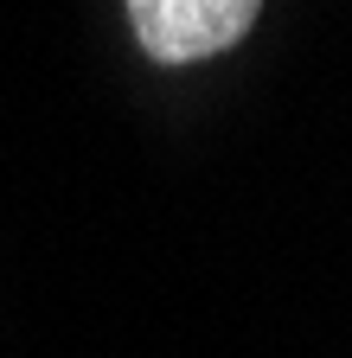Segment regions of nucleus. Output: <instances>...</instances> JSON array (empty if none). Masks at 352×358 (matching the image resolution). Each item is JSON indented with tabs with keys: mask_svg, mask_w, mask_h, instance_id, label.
<instances>
[{
	"mask_svg": "<svg viewBox=\"0 0 352 358\" xmlns=\"http://www.w3.org/2000/svg\"><path fill=\"white\" fill-rule=\"evenodd\" d=\"M262 0H128L141 52L160 64H199L211 52L231 45L256 26Z\"/></svg>",
	"mask_w": 352,
	"mask_h": 358,
	"instance_id": "1",
	"label": "nucleus"
}]
</instances>
